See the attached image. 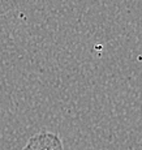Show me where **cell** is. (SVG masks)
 Returning <instances> with one entry per match:
<instances>
[{
  "label": "cell",
  "instance_id": "obj_1",
  "mask_svg": "<svg viewBox=\"0 0 142 150\" xmlns=\"http://www.w3.org/2000/svg\"><path fill=\"white\" fill-rule=\"evenodd\" d=\"M22 150H64V145L57 133L43 131L34 133Z\"/></svg>",
  "mask_w": 142,
  "mask_h": 150
}]
</instances>
